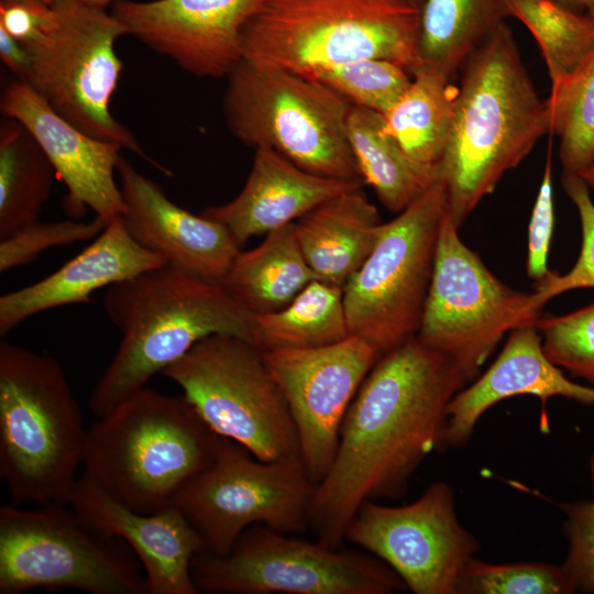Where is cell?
Masks as SVG:
<instances>
[{"label":"cell","mask_w":594,"mask_h":594,"mask_svg":"<svg viewBox=\"0 0 594 594\" xmlns=\"http://www.w3.org/2000/svg\"><path fill=\"white\" fill-rule=\"evenodd\" d=\"M0 58L18 79L24 80L29 67L28 53L24 46L2 28H0Z\"/></svg>","instance_id":"41"},{"label":"cell","mask_w":594,"mask_h":594,"mask_svg":"<svg viewBox=\"0 0 594 594\" xmlns=\"http://www.w3.org/2000/svg\"><path fill=\"white\" fill-rule=\"evenodd\" d=\"M108 223L97 217L89 222L37 221L0 241V272L33 262L45 250L96 239Z\"/></svg>","instance_id":"37"},{"label":"cell","mask_w":594,"mask_h":594,"mask_svg":"<svg viewBox=\"0 0 594 594\" xmlns=\"http://www.w3.org/2000/svg\"><path fill=\"white\" fill-rule=\"evenodd\" d=\"M408 1H413V2H416V3H419V4L422 6V3H424L425 0H408Z\"/></svg>","instance_id":"46"},{"label":"cell","mask_w":594,"mask_h":594,"mask_svg":"<svg viewBox=\"0 0 594 594\" xmlns=\"http://www.w3.org/2000/svg\"><path fill=\"white\" fill-rule=\"evenodd\" d=\"M69 505L0 507V594L74 588L91 594H148L140 560Z\"/></svg>","instance_id":"8"},{"label":"cell","mask_w":594,"mask_h":594,"mask_svg":"<svg viewBox=\"0 0 594 594\" xmlns=\"http://www.w3.org/2000/svg\"><path fill=\"white\" fill-rule=\"evenodd\" d=\"M408 72L384 59L364 58L311 67L300 75L338 92L352 106L385 114L411 84Z\"/></svg>","instance_id":"33"},{"label":"cell","mask_w":594,"mask_h":594,"mask_svg":"<svg viewBox=\"0 0 594 594\" xmlns=\"http://www.w3.org/2000/svg\"><path fill=\"white\" fill-rule=\"evenodd\" d=\"M544 134L546 100L503 22L463 64L454 97L452 132L440 169L447 213L458 228Z\"/></svg>","instance_id":"2"},{"label":"cell","mask_w":594,"mask_h":594,"mask_svg":"<svg viewBox=\"0 0 594 594\" xmlns=\"http://www.w3.org/2000/svg\"><path fill=\"white\" fill-rule=\"evenodd\" d=\"M88 428L61 364L0 342V475L10 503L67 505Z\"/></svg>","instance_id":"5"},{"label":"cell","mask_w":594,"mask_h":594,"mask_svg":"<svg viewBox=\"0 0 594 594\" xmlns=\"http://www.w3.org/2000/svg\"><path fill=\"white\" fill-rule=\"evenodd\" d=\"M0 110L3 117L20 121L46 154L67 188V212L78 216L89 208L107 223L122 216L124 200L114 179L123 148L119 143L76 128L20 79L6 87Z\"/></svg>","instance_id":"18"},{"label":"cell","mask_w":594,"mask_h":594,"mask_svg":"<svg viewBox=\"0 0 594 594\" xmlns=\"http://www.w3.org/2000/svg\"><path fill=\"white\" fill-rule=\"evenodd\" d=\"M103 308L122 338L89 398L97 418L209 336L230 334L253 342V315L220 283L169 264L109 286Z\"/></svg>","instance_id":"3"},{"label":"cell","mask_w":594,"mask_h":594,"mask_svg":"<svg viewBox=\"0 0 594 594\" xmlns=\"http://www.w3.org/2000/svg\"><path fill=\"white\" fill-rule=\"evenodd\" d=\"M349 336L343 288L318 279L283 308L253 315V343L264 351L318 348Z\"/></svg>","instance_id":"30"},{"label":"cell","mask_w":594,"mask_h":594,"mask_svg":"<svg viewBox=\"0 0 594 594\" xmlns=\"http://www.w3.org/2000/svg\"><path fill=\"white\" fill-rule=\"evenodd\" d=\"M363 184L311 174L276 151L261 147L255 150L241 191L200 215L224 226L241 248L251 238L293 223L324 201Z\"/></svg>","instance_id":"23"},{"label":"cell","mask_w":594,"mask_h":594,"mask_svg":"<svg viewBox=\"0 0 594 594\" xmlns=\"http://www.w3.org/2000/svg\"><path fill=\"white\" fill-rule=\"evenodd\" d=\"M89 525L123 540L143 566L148 594H198L191 562L205 549L185 515L170 506L139 513L105 491L86 472L77 479L68 504Z\"/></svg>","instance_id":"19"},{"label":"cell","mask_w":594,"mask_h":594,"mask_svg":"<svg viewBox=\"0 0 594 594\" xmlns=\"http://www.w3.org/2000/svg\"><path fill=\"white\" fill-rule=\"evenodd\" d=\"M520 395L541 402V429L548 431L547 403L560 396L594 406V387L580 385L566 376L544 354L535 323L510 331L501 353L471 386L459 391L447 408L443 449L463 447L479 419L497 403Z\"/></svg>","instance_id":"21"},{"label":"cell","mask_w":594,"mask_h":594,"mask_svg":"<svg viewBox=\"0 0 594 594\" xmlns=\"http://www.w3.org/2000/svg\"><path fill=\"white\" fill-rule=\"evenodd\" d=\"M588 460L594 463V454H592Z\"/></svg>","instance_id":"47"},{"label":"cell","mask_w":594,"mask_h":594,"mask_svg":"<svg viewBox=\"0 0 594 594\" xmlns=\"http://www.w3.org/2000/svg\"><path fill=\"white\" fill-rule=\"evenodd\" d=\"M220 440L184 394L143 387L88 428L82 464L116 499L150 514L174 506Z\"/></svg>","instance_id":"4"},{"label":"cell","mask_w":594,"mask_h":594,"mask_svg":"<svg viewBox=\"0 0 594 594\" xmlns=\"http://www.w3.org/2000/svg\"><path fill=\"white\" fill-rule=\"evenodd\" d=\"M294 229L315 278L343 288L375 248L383 222L377 208L358 187L304 215Z\"/></svg>","instance_id":"24"},{"label":"cell","mask_w":594,"mask_h":594,"mask_svg":"<svg viewBox=\"0 0 594 594\" xmlns=\"http://www.w3.org/2000/svg\"><path fill=\"white\" fill-rule=\"evenodd\" d=\"M226 78L222 112L237 140L272 148L315 175L363 182L346 134L352 105L342 96L298 73L244 59Z\"/></svg>","instance_id":"7"},{"label":"cell","mask_w":594,"mask_h":594,"mask_svg":"<svg viewBox=\"0 0 594 594\" xmlns=\"http://www.w3.org/2000/svg\"><path fill=\"white\" fill-rule=\"evenodd\" d=\"M314 279L293 222L268 232L257 246L240 251L221 285L248 312L262 315L286 306Z\"/></svg>","instance_id":"26"},{"label":"cell","mask_w":594,"mask_h":594,"mask_svg":"<svg viewBox=\"0 0 594 594\" xmlns=\"http://www.w3.org/2000/svg\"><path fill=\"white\" fill-rule=\"evenodd\" d=\"M537 41L551 85L570 76L594 52V18L553 0H499Z\"/></svg>","instance_id":"31"},{"label":"cell","mask_w":594,"mask_h":594,"mask_svg":"<svg viewBox=\"0 0 594 594\" xmlns=\"http://www.w3.org/2000/svg\"><path fill=\"white\" fill-rule=\"evenodd\" d=\"M551 141L539 191L532 208L528 228L527 274L540 283L551 273L548 268V254L554 226L552 193Z\"/></svg>","instance_id":"39"},{"label":"cell","mask_w":594,"mask_h":594,"mask_svg":"<svg viewBox=\"0 0 594 594\" xmlns=\"http://www.w3.org/2000/svg\"><path fill=\"white\" fill-rule=\"evenodd\" d=\"M344 539L385 562L415 594H455L460 572L481 548L459 521L454 493L442 481L407 505L365 501Z\"/></svg>","instance_id":"15"},{"label":"cell","mask_w":594,"mask_h":594,"mask_svg":"<svg viewBox=\"0 0 594 594\" xmlns=\"http://www.w3.org/2000/svg\"><path fill=\"white\" fill-rule=\"evenodd\" d=\"M117 170L125 206L121 217L130 235L167 264L221 284L241 251L229 230L174 204L122 156Z\"/></svg>","instance_id":"20"},{"label":"cell","mask_w":594,"mask_h":594,"mask_svg":"<svg viewBox=\"0 0 594 594\" xmlns=\"http://www.w3.org/2000/svg\"><path fill=\"white\" fill-rule=\"evenodd\" d=\"M40 1H43V2H45V3H47V4L53 6V3H54L55 0H40Z\"/></svg>","instance_id":"45"},{"label":"cell","mask_w":594,"mask_h":594,"mask_svg":"<svg viewBox=\"0 0 594 594\" xmlns=\"http://www.w3.org/2000/svg\"><path fill=\"white\" fill-rule=\"evenodd\" d=\"M58 22L54 6L40 0H0V28L22 45L53 30Z\"/></svg>","instance_id":"40"},{"label":"cell","mask_w":594,"mask_h":594,"mask_svg":"<svg viewBox=\"0 0 594 594\" xmlns=\"http://www.w3.org/2000/svg\"><path fill=\"white\" fill-rule=\"evenodd\" d=\"M535 324L547 358L594 387V301L565 315L539 316Z\"/></svg>","instance_id":"35"},{"label":"cell","mask_w":594,"mask_h":594,"mask_svg":"<svg viewBox=\"0 0 594 594\" xmlns=\"http://www.w3.org/2000/svg\"><path fill=\"white\" fill-rule=\"evenodd\" d=\"M539 316L532 293L515 290L497 278L464 244L446 213L416 334L419 342L452 361L469 382L507 332L535 323Z\"/></svg>","instance_id":"14"},{"label":"cell","mask_w":594,"mask_h":594,"mask_svg":"<svg viewBox=\"0 0 594 594\" xmlns=\"http://www.w3.org/2000/svg\"><path fill=\"white\" fill-rule=\"evenodd\" d=\"M594 190V162L579 175Z\"/></svg>","instance_id":"43"},{"label":"cell","mask_w":594,"mask_h":594,"mask_svg":"<svg viewBox=\"0 0 594 594\" xmlns=\"http://www.w3.org/2000/svg\"><path fill=\"white\" fill-rule=\"evenodd\" d=\"M588 465L592 497L556 503L565 516L568 554L562 566L573 593H594V463L588 460Z\"/></svg>","instance_id":"38"},{"label":"cell","mask_w":594,"mask_h":594,"mask_svg":"<svg viewBox=\"0 0 594 594\" xmlns=\"http://www.w3.org/2000/svg\"><path fill=\"white\" fill-rule=\"evenodd\" d=\"M549 134L559 139L562 173L580 175L594 162V52L546 99Z\"/></svg>","instance_id":"32"},{"label":"cell","mask_w":594,"mask_h":594,"mask_svg":"<svg viewBox=\"0 0 594 594\" xmlns=\"http://www.w3.org/2000/svg\"><path fill=\"white\" fill-rule=\"evenodd\" d=\"M466 383L452 361L416 337L381 356L353 398L333 463L316 486L309 528L319 541L342 547L365 501L405 495L422 461L443 449L448 405Z\"/></svg>","instance_id":"1"},{"label":"cell","mask_w":594,"mask_h":594,"mask_svg":"<svg viewBox=\"0 0 594 594\" xmlns=\"http://www.w3.org/2000/svg\"><path fill=\"white\" fill-rule=\"evenodd\" d=\"M420 16L408 0H266L242 29V59L300 74L376 58L411 74Z\"/></svg>","instance_id":"6"},{"label":"cell","mask_w":594,"mask_h":594,"mask_svg":"<svg viewBox=\"0 0 594 594\" xmlns=\"http://www.w3.org/2000/svg\"><path fill=\"white\" fill-rule=\"evenodd\" d=\"M220 437L261 461L300 459L297 429L280 387L253 342L212 334L162 371Z\"/></svg>","instance_id":"10"},{"label":"cell","mask_w":594,"mask_h":594,"mask_svg":"<svg viewBox=\"0 0 594 594\" xmlns=\"http://www.w3.org/2000/svg\"><path fill=\"white\" fill-rule=\"evenodd\" d=\"M53 6L58 15L56 26L23 45L29 67L22 81L76 128L119 143L172 176L110 111L123 67L114 45L120 36L128 35L124 25L106 9L81 0H55Z\"/></svg>","instance_id":"9"},{"label":"cell","mask_w":594,"mask_h":594,"mask_svg":"<svg viewBox=\"0 0 594 594\" xmlns=\"http://www.w3.org/2000/svg\"><path fill=\"white\" fill-rule=\"evenodd\" d=\"M564 191L575 206L582 231V244L575 264L565 274L551 272L537 283L532 301L537 310L552 298L579 288H594V202L586 183L575 174L562 173Z\"/></svg>","instance_id":"36"},{"label":"cell","mask_w":594,"mask_h":594,"mask_svg":"<svg viewBox=\"0 0 594 594\" xmlns=\"http://www.w3.org/2000/svg\"><path fill=\"white\" fill-rule=\"evenodd\" d=\"M562 564L488 563L473 557L455 584V594H570Z\"/></svg>","instance_id":"34"},{"label":"cell","mask_w":594,"mask_h":594,"mask_svg":"<svg viewBox=\"0 0 594 594\" xmlns=\"http://www.w3.org/2000/svg\"><path fill=\"white\" fill-rule=\"evenodd\" d=\"M316 486L300 459L261 461L221 437L212 462L186 483L174 506L197 530L205 550L226 554L255 524L288 535L306 531Z\"/></svg>","instance_id":"13"},{"label":"cell","mask_w":594,"mask_h":594,"mask_svg":"<svg viewBox=\"0 0 594 594\" xmlns=\"http://www.w3.org/2000/svg\"><path fill=\"white\" fill-rule=\"evenodd\" d=\"M559 4L583 14L594 18V0H553Z\"/></svg>","instance_id":"42"},{"label":"cell","mask_w":594,"mask_h":594,"mask_svg":"<svg viewBox=\"0 0 594 594\" xmlns=\"http://www.w3.org/2000/svg\"><path fill=\"white\" fill-rule=\"evenodd\" d=\"M447 209V189L440 178L396 218L383 223L375 248L343 287L351 334L383 353L416 337Z\"/></svg>","instance_id":"12"},{"label":"cell","mask_w":594,"mask_h":594,"mask_svg":"<svg viewBox=\"0 0 594 594\" xmlns=\"http://www.w3.org/2000/svg\"><path fill=\"white\" fill-rule=\"evenodd\" d=\"M263 354L295 422L302 464L317 485L333 463L353 398L384 353L351 334L329 345Z\"/></svg>","instance_id":"16"},{"label":"cell","mask_w":594,"mask_h":594,"mask_svg":"<svg viewBox=\"0 0 594 594\" xmlns=\"http://www.w3.org/2000/svg\"><path fill=\"white\" fill-rule=\"evenodd\" d=\"M56 176L46 154L18 120L0 122V241L40 221Z\"/></svg>","instance_id":"28"},{"label":"cell","mask_w":594,"mask_h":594,"mask_svg":"<svg viewBox=\"0 0 594 594\" xmlns=\"http://www.w3.org/2000/svg\"><path fill=\"white\" fill-rule=\"evenodd\" d=\"M200 592L231 594H392L407 590L385 562L366 551L332 548L255 524L226 554L205 549L191 562Z\"/></svg>","instance_id":"11"},{"label":"cell","mask_w":594,"mask_h":594,"mask_svg":"<svg viewBox=\"0 0 594 594\" xmlns=\"http://www.w3.org/2000/svg\"><path fill=\"white\" fill-rule=\"evenodd\" d=\"M346 134L363 182L392 212H402L441 178L440 165L408 156L374 110L351 106Z\"/></svg>","instance_id":"25"},{"label":"cell","mask_w":594,"mask_h":594,"mask_svg":"<svg viewBox=\"0 0 594 594\" xmlns=\"http://www.w3.org/2000/svg\"><path fill=\"white\" fill-rule=\"evenodd\" d=\"M409 88L385 113L384 130L413 160L440 165L448 147L454 117L450 78L424 66L416 67Z\"/></svg>","instance_id":"27"},{"label":"cell","mask_w":594,"mask_h":594,"mask_svg":"<svg viewBox=\"0 0 594 594\" xmlns=\"http://www.w3.org/2000/svg\"><path fill=\"white\" fill-rule=\"evenodd\" d=\"M505 18L499 0H425L416 67L451 79Z\"/></svg>","instance_id":"29"},{"label":"cell","mask_w":594,"mask_h":594,"mask_svg":"<svg viewBox=\"0 0 594 594\" xmlns=\"http://www.w3.org/2000/svg\"><path fill=\"white\" fill-rule=\"evenodd\" d=\"M165 264L161 255L142 248L125 229L122 217H117L57 271L0 297V336L6 337L38 312L88 302L96 290Z\"/></svg>","instance_id":"22"},{"label":"cell","mask_w":594,"mask_h":594,"mask_svg":"<svg viewBox=\"0 0 594 594\" xmlns=\"http://www.w3.org/2000/svg\"><path fill=\"white\" fill-rule=\"evenodd\" d=\"M81 1L92 7L106 9L109 4L113 2L116 3L119 0H81Z\"/></svg>","instance_id":"44"},{"label":"cell","mask_w":594,"mask_h":594,"mask_svg":"<svg viewBox=\"0 0 594 594\" xmlns=\"http://www.w3.org/2000/svg\"><path fill=\"white\" fill-rule=\"evenodd\" d=\"M266 0H119L111 13L150 50L201 78H223L242 59L241 32Z\"/></svg>","instance_id":"17"}]
</instances>
